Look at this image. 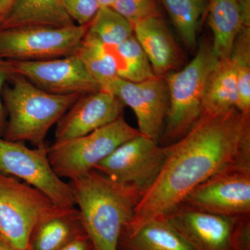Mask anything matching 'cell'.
Wrapping results in <instances>:
<instances>
[{
	"instance_id": "1",
	"label": "cell",
	"mask_w": 250,
	"mask_h": 250,
	"mask_svg": "<svg viewBox=\"0 0 250 250\" xmlns=\"http://www.w3.org/2000/svg\"><path fill=\"white\" fill-rule=\"evenodd\" d=\"M160 173L143 194L123 233L165 218L197 186L231 166L250 164V115L236 107L202 113L182 139L168 145Z\"/></svg>"
},
{
	"instance_id": "2",
	"label": "cell",
	"mask_w": 250,
	"mask_h": 250,
	"mask_svg": "<svg viewBox=\"0 0 250 250\" xmlns=\"http://www.w3.org/2000/svg\"><path fill=\"white\" fill-rule=\"evenodd\" d=\"M85 233L95 250H118L143 192L93 170L69 182Z\"/></svg>"
},
{
	"instance_id": "3",
	"label": "cell",
	"mask_w": 250,
	"mask_h": 250,
	"mask_svg": "<svg viewBox=\"0 0 250 250\" xmlns=\"http://www.w3.org/2000/svg\"><path fill=\"white\" fill-rule=\"evenodd\" d=\"M11 85H4L2 100L9 120L5 139L45 146L49 130L57 125L81 95L48 93L27 79L15 74Z\"/></svg>"
},
{
	"instance_id": "4",
	"label": "cell",
	"mask_w": 250,
	"mask_h": 250,
	"mask_svg": "<svg viewBox=\"0 0 250 250\" xmlns=\"http://www.w3.org/2000/svg\"><path fill=\"white\" fill-rule=\"evenodd\" d=\"M218 62L211 44L204 42L187 66L166 75L169 108L161 138L165 146L182 139L201 116L206 88Z\"/></svg>"
},
{
	"instance_id": "5",
	"label": "cell",
	"mask_w": 250,
	"mask_h": 250,
	"mask_svg": "<svg viewBox=\"0 0 250 250\" xmlns=\"http://www.w3.org/2000/svg\"><path fill=\"white\" fill-rule=\"evenodd\" d=\"M141 134L121 116L90 134L54 143L47 149L49 163L59 177L72 180L94 170L117 147Z\"/></svg>"
},
{
	"instance_id": "6",
	"label": "cell",
	"mask_w": 250,
	"mask_h": 250,
	"mask_svg": "<svg viewBox=\"0 0 250 250\" xmlns=\"http://www.w3.org/2000/svg\"><path fill=\"white\" fill-rule=\"evenodd\" d=\"M165 219L193 250H250V217L213 214L181 205Z\"/></svg>"
},
{
	"instance_id": "7",
	"label": "cell",
	"mask_w": 250,
	"mask_h": 250,
	"mask_svg": "<svg viewBox=\"0 0 250 250\" xmlns=\"http://www.w3.org/2000/svg\"><path fill=\"white\" fill-rule=\"evenodd\" d=\"M88 25L65 27L30 26L0 29V59L31 62L61 58L76 54Z\"/></svg>"
},
{
	"instance_id": "8",
	"label": "cell",
	"mask_w": 250,
	"mask_h": 250,
	"mask_svg": "<svg viewBox=\"0 0 250 250\" xmlns=\"http://www.w3.org/2000/svg\"><path fill=\"white\" fill-rule=\"evenodd\" d=\"M56 205L40 190L0 172V236L15 250H27L34 227Z\"/></svg>"
},
{
	"instance_id": "9",
	"label": "cell",
	"mask_w": 250,
	"mask_h": 250,
	"mask_svg": "<svg viewBox=\"0 0 250 250\" xmlns=\"http://www.w3.org/2000/svg\"><path fill=\"white\" fill-rule=\"evenodd\" d=\"M47 149L46 146L31 149L23 142L0 138V172L22 179L56 205L76 206L70 184L52 168Z\"/></svg>"
},
{
	"instance_id": "10",
	"label": "cell",
	"mask_w": 250,
	"mask_h": 250,
	"mask_svg": "<svg viewBox=\"0 0 250 250\" xmlns=\"http://www.w3.org/2000/svg\"><path fill=\"white\" fill-rule=\"evenodd\" d=\"M169 146L141 134L116 148L94 170L117 182L147 191L160 173Z\"/></svg>"
},
{
	"instance_id": "11",
	"label": "cell",
	"mask_w": 250,
	"mask_h": 250,
	"mask_svg": "<svg viewBox=\"0 0 250 250\" xmlns=\"http://www.w3.org/2000/svg\"><path fill=\"white\" fill-rule=\"evenodd\" d=\"M182 205L213 214L250 217V164L215 174L194 188Z\"/></svg>"
},
{
	"instance_id": "12",
	"label": "cell",
	"mask_w": 250,
	"mask_h": 250,
	"mask_svg": "<svg viewBox=\"0 0 250 250\" xmlns=\"http://www.w3.org/2000/svg\"><path fill=\"white\" fill-rule=\"evenodd\" d=\"M103 90L116 95L125 106L131 108L137 118L140 133L159 143L169 108L165 77L155 76L137 82L118 77Z\"/></svg>"
},
{
	"instance_id": "13",
	"label": "cell",
	"mask_w": 250,
	"mask_h": 250,
	"mask_svg": "<svg viewBox=\"0 0 250 250\" xmlns=\"http://www.w3.org/2000/svg\"><path fill=\"white\" fill-rule=\"evenodd\" d=\"M9 62L15 74L48 93L82 95L101 90L77 54L48 60Z\"/></svg>"
},
{
	"instance_id": "14",
	"label": "cell",
	"mask_w": 250,
	"mask_h": 250,
	"mask_svg": "<svg viewBox=\"0 0 250 250\" xmlns=\"http://www.w3.org/2000/svg\"><path fill=\"white\" fill-rule=\"evenodd\" d=\"M125 106L106 90L81 95L57 123L54 143L81 137L113 123L123 116Z\"/></svg>"
},
{
	"instance_id": "15",
	"label": "cell",
	"mask_w": 250,
	"mask_h": 250,
	"mask_svg": "<svg viewBox=\"0 0 250 250\" xmlns=\"http://www.w3.org/2000/svg\"><path fill=\"white\" fill-rule=\"evenodd\" d=\"M133 28L156 77H165L177 68L182 59L180 50L160 16L139 21Z\"/></svg>"
},
{
	"instance_id": "16",
	"label": "cell",
	"mask_w": 250,
	"mask_h": 250,
	"mask_svg": "<svg viewBox=\"0 0 250 250\" xmlns=\"http://www.w3.org/2000/svg\"><path fill=\"white\" fill-rule=\"evenodd\" d=\"M83 233L84 227L76 206L54 205L36 223L28 250H62Z\"/></svg>"
},
{
	"instance_id": "17",
	"label": "cell",
	"mask_w": 250,
	"mask_h": 250,
	"mask_svg": "<svg viewBox=\"0 0 250 250\" xmlns=\"http://www.w3.org/2000/svg\"><path fill=\"white\" fill-rule=\"evenodd\" d=\"M75 23L64 7L62 0H15L4 16L1 29L30 26L65 27Z\"/></svg>"
},
{
	"instance_id": "18",
	"label": "cell",
	"mask_w": 250,
	"mask_h": 250,
	"mask_svg": "<svg viewBox=\"0 0 250 250\" xmlns=\"http://www.w3.org/2000/svg\"><path fill=\"white\" fill-rule=\"evenodd\" d=\"M207 6L212 50L218 60L229 59L237 36L245 27L238 0H209Z\"/></svg>"
},
{
	"instance_id": "19",
	"label": "cell",
	"mask_w": 250,
	"mask_h": 250,
	"mask_svg": "<svg viewBox=\"0 0 250 250\" xmlns=\"http://www.w3.org/2000/svg\"><path fill=\"white\" fill-rule=\"evenodd\" d=\"M118 250H193L165 218L149 222L133 234L122 233Z\"/></svg>"
},
{
	"instance_id": "20",
	"label": "cell",
	"mask_w": 250,
	"mask_h": 250,
	"mask_svg": "<svg viewBox=\"0 0 250 250\" xmlns=\"http://www.w3.org/2000/svg\"><path fill=\"white\" fill-rule=\"evenodd\" d=\"M238 100L236 73L231 59L218 60L206 88L202 113L215 114L237 108Z\"/></svg>"
},
{
	"instance_id": "21",
	"label": "cell",
	"mask_w": 250,
	"mask_h": 250,
	"mask_svg": "<svg viewBox=\"0 0 250 250\" xmlns=\"http://www.w3.org/2000/svg\"><path fill=\"white\" fill-rule=\"evenodd\" d=\"M104 46L113 57L121 78L137 82L155 77L147 56L134 34L120 45Z\"/></svg>"
},
{
	"instance_id": "22",
	"label": "cell",
	"mask_w": 250,
	"mask_h": 250,
	"mask_svg": "<svg viewBox=\"0 0 250 250\" xmlns=\"http://www.w3.org/2000/svg\"><path fill=\"white\" fill-rule=\"evenodd\" d=\"M172 19L184 44L190 50L197 49V36L202 14L208 0H160Z\"/></svg>"
},
{
	"instance_id": "23",
	"label": "cell",
	"mask_w": 250,
	"mask_h": 250,
	"mask_svg": "<svg viewBox=\"0 0 250 250\" xmlns=\"http://www.w3.org/2000/svg\"><path fill=\"white\" fill-rule=\"evenodd\" d=\"M134 35L133 24L111 7L100 8L88 25L85 38L105 46H116Z\"/></svg>"
},
{
	"instance_id": "24",
	"label": "cell",
	"mask_w": 250,
	"mask_h": 250,
	"mask_svg": "<svg viewBox=\"0 0 250 250\" xmlns=\"http://www.w3.org/2000/svg\"><path fill=\"white\" fill-rule=\"evenodd\" d=\"M76 54L90 75L98 82L101 90L119 77L113 57L104 46L98 41L85 37Z\"/></svg>"
},
{
	"instance_id": "25",
	"label": "cell",
	"mask_w": 250,
	"mask_h": 250,
	"mask_svg": "<svg viewBox=\"0 0 250 250\" xmlns=\"http://www.w3.org/2000/svg\"><path fill=\"white\" fill-rule=\"evenodd\" d=\"M230 59L238 85L239 100L237 109L250 115V27H243L237 36Z\"/></svg>"
},
{
	"instance_id": "26",
	"label": "cell",
	"mask_w": 250,
	"mask_h": 250,
	"mask_svg": "<svg viewBox=\"0 0 250 250\" xmlns=\"http://www.w3.org/2000/svg\"><path fill=\"white\" fill-rule=\"evenodd\" d=\"M111 8L132 24L146 18L160 16L154 0H114Z\"/></svg>"
},
{
	"instance_id": "27",
	"label": "cell",
	"mask_w": 250,
	"mask_h": 250,
	"mask_svg": "<svg viewBox=\"0 0 250 250\" xmlns=\"http://www.w3.org/2000/svg\"><path fill=\"white\" fill-rule=\"evenodd\" d=\"M62 3L67 14L79 25L89 24L100 9L97 0H62Z\"/></svg>"
},
{
	"instance_id": "28",
	"label": "cell",
	"mask_w": 250,
	"mask_h": 250,
	"mask_svg": "<svg viewBox=\"0 0 250 250\" xmlns=\"http://www.w3.org/2000/svg\"><path fill=\"white\" fill-rule=\"evenodd\" d=\"M15 75L9 61L0 59V131L5 129V109L2 100V91L6 82H10Z\"/></svg>"
},
{
	"instance_id": "29",
	"label": "cell",
	"mask_w": 250,
	"mask_h": 250,
	"mask_svg": "<svg viewBox=\"0 0 250 250\" xmlns=\"http://www.w3.org/2000/svg\"><path fill=\"white\" fill-rule=\"evenodd\" d=\"M62 250H95V248L89 236L86 233H83L77 236Z\"/></svg>"
},
{
	"instance_id": "30",
	"label": "cell",
	"mask_w": 250,
	"mask_h": 250,
	"mask_svg": "<svg viewBox=\"0 0 250 250\" xmlns=\"http://www.w3.org/2000/svg\"><path fill=\"white\" fill-rule=\"evenodd\" d=\"M245 27H250V0H238Z\"/></svg>"
},
{
	"instance_id": "31",
	"label": "cell",
	"mask_w": 250,
	"mask_h": 250,
	"mask_svg": "<svg viewBox=\"0 0 250 250\" xmlns=\"http://www.w3.org/2000/svg\"><path fill=\"white\" fill-rule=\"evenodd\" d=\"M15 0H0V16H4L9 12L10 9L14 4Z\"/></svg>"
},
{
	"instance_id": "32",
	"label": "cell",
	"mask_w": 250,
	"mask_h": 250,
	"mask_svg": "<svg viewBox=\"0 0 250 250\" xmlns=\"http://www.w3.org/2000/svg\"><path fill=\"white\" fill-rule=\"evenodd\" d=\"M0 250H15L2 237L0 236Z\"/></svg>"
},
{
	"instance_id": "33",
	"label": "cell",
	"mask_w": 250,
	"mask_h": 250,
	"mask_svg": "<svg viewBox=\"0 0 250 250\" xmlns=\"http://www.w3.org/2000/svg\"><path fill=\"white\" fill-rule=\"evenodd\" d=\"M100 8L111 7L114 0H97Z\"/></svg>"
},
{
	"instance_id": "34",
	"label": "cell",
	"mask_w": 250,
	"mask_h": 250,
	"mask_svg": "<svg viewBox=\"0 0 250 250\" xmlns=\"http://www.w3.org/2000/svg\"><path fill=\"white\" fill-rule=\"evenodd\" d=\"M3 19H4V18L0 16V29H1V23H2Z\"/></svg>"
},
{
	"instance_id": "35",
	"label": "cell",
	"mask_w": 250,
	"mask_h": 250,
	"mask_svg": "<svg viewBox=\"0 0 250 250\" xmlns=\"http://www.w3.org/2000/svg\"></svg>"
}]
</instances>
